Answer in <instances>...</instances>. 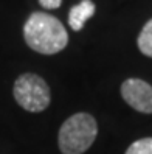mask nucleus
<instances>
[{"label": "nucleus", "mask_w": 152, "mask_h": 154, "mask_svg": "<svg viewBox=\"0 0 152 154\" xmlns=\"http://www.w3.org/2000/svg\"><path fill=\"white\" fill-rule=\"evenodd\" d=\"M26 45L42 55H56L68 44V34L59 19L47 13H33L23 25Z\"/></svg>", "instance_id": "obj_1"}, {"label": "nucleus", "mask_w": 152, "mask_h": 154, "mask_svg": "<svg viewBox=\"0 0 152 154\" xmlns=\"http://www.w3.org/2000/svg\"><path fill=\"white\" fill-rule=\"evenodd\" d=\"M98 135L96 120L87 112H78L62 123L58 145L62 154H84Z\"/></svg>", "instance_id": "obj_2"}, {"label": "nucleus", "mask_w": 152, "mask_h": 154, "mask_svg": "<svg viewBox=\"0 0 152 154\" xmlns=\"http://www.w3.org/2000/svg\"><path fill=\"white\" fill-rule=\"evenodd\" d=\"M14 100L28 112H42L50 106L51 92L45 79L34 73H23L16 79Z\"/></svg>", "instance_id": "obj_3"}, {"label": "nucleus", "mask_w": 152, "mask_h": 154, "mask_svg": "<svg viewBox=\"0 0 152 154\" xmlns=\"http://www.w3.org/2000/svg\"><path fill=\"white\" fill-rule=\"evenodd\" d=\"M121 97L137 112L152 114V86L145 79H126L121 84Z\"/></svg>", "instance_id": "obj_4"}, {"label": "nucleus", "mask_w": 152, "mask_h": 154, "mask_svg": "<svg viewBox=\"0 0 152 154\" xmlns=\"http://www.w3.org/2000/svg\"><path fill=\"white\" fill-rule=\"evenodd\" d=\"M95 14V3L92 0H82L81 3L75 5L68 13V25L71 30L79 31L82 30L84 23Z\"/></svg>", "instance_id": "obj_5"}, {"label": "nucleus", "mask_w": 152, "mask_h": 154, "mask_svg": "<svg viewBox=\"0 0 152 154\" xmlns=\"http://www.w3.org/2000/svg\"><path fill=\"white\" fill-rule=\"evenodd\" d=\"M138 48L145 56L152 58V19L149 22H146V25L143 26L141 33L138 34Z\"/></svg>", "instance_id": "obj_6"}, {"label": "nucleus", "mask_w": 152, "mask_h": 154, "mask_svg": "<svg viewBox=\"0 0 152 154\" xmlns=\"http://www.w3.org/2000/svg\"><path fill=\"white\" fill-rule=\"evenodd\" d=\"M126 154H152V137L133 142L126 149Z\"/></svg>", "instance_id": "obj_7"}, {"label": "nucleus", "mask_w": 152, "mask_h": 154, "mask_svg": "<svg viewBox=\"0 0 152 154\" xmlns=\"http://www.w3.org/2000/svg\"><path fill=\"white\" fill-rule=\"evenodd\" d=\"M39 3L45 8V10H56L61 6L62 0H39Z\"/></svg>", "instance_id": "obj_8"}]
</instances>
